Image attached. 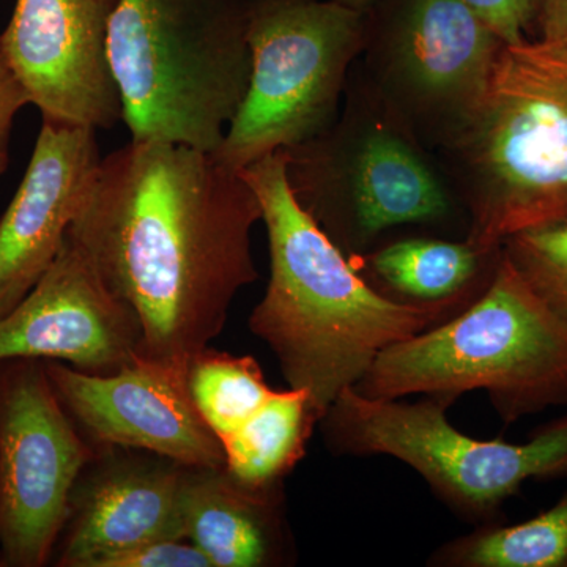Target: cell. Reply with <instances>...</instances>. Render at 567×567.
Masks as SVG:
<instances>
[{
	"instance_id": "15",
	"label": "cell",
	"mask_w": 567,
	"mask_h": 567,
	"mask_svg": "<svg viewBox=\"0 0 567 567\" xmlns=\"http://www.w3.org/2000/svg\"><path fill=\"white\" fill-rule=\"evenodd\" d=\"M102 158L96 130L43 121L24 177L0 216V319L54 262Z\"/></svg>"
},
{
	"instance_id": "17",
	"label": "cell",
	"mask_w": 567,
	"mask_h": 567,
	"mask_svg": "<svg viewBox=\"0 0 567 567\" xmlns=\"http://www.w3.org/2000/svg\"><path fill=\"white\" fill-rule=\"evenodd\" d=\"M499 252H481L466 240L404 238L350 257L394 300L439 305L475 300L491 281Z\"/></svg>"
},
{
	"instance_id": "2",
	"label": "cell",
	"mask_w": 567,
	"mask_h": 567,
	"mask_svg": "<svg viewBox=\"0 0 567 567\" xmlns=\"http://www.w3.org/2000/svg\"><path fill=\"white\" fill-rule=\"evenodd\" d=\"M240 173L259 199L270 251V279L248 327L275 354L287 385L308 391L320 416L388 347L472 303H404L365 281L298 203L282 151Z\"/></svg>"
},
{
	"instance_id": "25",
	"label": "cell",
	"mask_w": 567,
	"mask_h": 567,
	"mask_svg": "<svg viewBox=\"0 0 567 567\" xmlns=\"http://www.w3.org/2000/svg\"><path fill=\"white\" fill-rule=\"evenodd\" d=\"M536 39L567 44V0H539Z\"/></svg>"
},
{
	"instance_id": "26",
	"label": "cell",
	"mask_w": 567,
	"mask_h": 567,
	"mask_svg": "<svg viewBox=\"0 0 567 567\" xmlns=\"http://www.w3.org/2000/svg\"><path fill=\"white\" fill-rule=\"evenodd\" d=\"M338 2L344 3V6L350 7V9L358 11H368L372 6L377 2V0H338Z\"/></svg>"
},
{
	"instance_id": "23",
	"label": "cell",
	"mask_w": 567,
	"mask_h": 567,
	"mask_svg": "<svg viewBox=\"0 0 567 567\" xmlns=\"http://www.w3.org/2000/svg\"><path fill=\"white\" fill-rule=\"evenodd\" d=\"M505 44L529 39L539 0H462Z\"/></svg>"
},
{
	"instance_id": "22",
	"label": "cell",
	"mask_w": 567,
	"mask_h": 567,
	"mask_svg": "<svg viewBox=\"0 0 567 567\" xmlns=\"http://www.w3.org/2000/svg\"><path fill=\"white\" fill-rule=\"evenodd\" d=\"M96 567H212V563L188 539H156L110 555Z\"/></svg>"
},
{
	"instance_id": "18",
	"label": "cell",
	"mask_w": 567,
	"mask_h": 567,
	"mask_svg": "<svg viewBox=\"0 0 567 567\" xmlns=\"http://www.w3.org/2000/svg\"><path fill=\"white\" fill-rule=\"evenodd\" d=\"M320 420L308 391L275 390L240 431L224 440V468L246 486H281L303 461Z\"/></svg>"
},
{
	"instance_id": "1",
	"label": "cell",
	"mask_w": 567,
	"mask_h": 567,
	"mask_svg": "<svg viewBox=\"0 0 567 567\" xmlns=\"http://www.w3.org/2000/svg\"><path fill=\"white\" fill-rule=\"evenodd\" d=\"M259 199L210 152L133 141L103 156L69 234L140 316L145 360L188 365L259 278Z\"/></svg>"
},
{
	"instance_id": "24",
	"label": "cell",
	"mask_w": 567,
	"mask_h": 567,
	"mask_svg": "<svg viewBox=\"0 0 567 567\" xmlns=\"http://www.w3.org/2000/svg\"><path fill=\"white\" fill-rule=\"evenodd\" d=\"M31 104L28 93L13 71L0 58V177L10 163L11 133L21 110Z\"/></svg>"
},
{
	"instance_id": "4",
	"label": "cell",
	"mask_w": 567,
	"mask_h": 567,
	"mask_svg": "<svg viewBox=\"0 0 567 567\" xmlns=\"http://www.w3.org/2000/svg\"><path fill=\"white\" fill-rule=\"evenodd\" d=\"M353 390L371 399L424 395L447 406L483 390L511 425L567 405V323L499 252L491 281L472 303L388 347Z\"/></svg>"
},
{
	"instance_id": "21",
	"label": "cell",
	"mask_w": 567,
	"mask_h": 567,
	"mask_svg": "<svg viewBox=\"0 0 567 567\" xmlns=\"http://www.w3.org/2000/svg\"><path fill=\"white\" fill-rule=\"evenodd\" d=\"M502 252L539 300L567 323V221L511 235Z\"/></svg>"
},
{
	"instance_id": "5",
	"label": "cell",
	"mask_w": 567,
	"mask_h": 567,
	"mask_svg": "<svg viewBox=\"0 0 567 567\" xmlns=\"http://www.w3.org/2000/svg\"><path fill=\"white\" fill-rule=\"evenodd\" d=\"M107 51L133 141L218 151L251 78L246 0H118Z\"/></svg>"
},
{
	"instance_id": "3",
	"label": "cell",
	"mask_w": 567,
	"mask_h": 567,
	"mask_svg": "<svg viewBox=\"0 0 567 567\" xmlns=\"http://www.w3.org/2000/svg\"><path fill=\"white\" fill-rule=\"evenodd\" d=\"M439 152L481 252L567 221V44H505L483 102Z\"/></svg>"
},
{
	"instance_id": "11",
	"label": "cell",
	"mask_w": 567,
	"mask_h": 567,
	"mask_svg": "<svg viewBox=\"0 0 567 567\" xmlns=\"http://www.w3.org/2000/svg\"><path fill=\"white\" fill-rule=\"evenodd\" d=\"M118 0H17L0 58L43 121L110 130L122 121L110 24Z\"/></svg>"
},
{
	"instance_id": "19",
	"label": "cell",
	"mask_w": 567,
	"mask_h": 567,
	"mask_svg": "<svg viewBox=\"0 0 567 567\" xmlns=\"http://www.w3.org/2000/svg\"><path fill=\"white\" fill-rule=\"evenodd\" d=\"M431 567H567V492L557 505L520 524L502 520L436 547Z\"/></svg>"
},
{
	"instance_id": "9",
	"label": "cell",
	"mask_w": 567,
	"mask_h": 567,
	"mask_svg": "<svg viewBox=\"0 0 567 567\" xmlns=\"http://www.w3.org/2000/svg\"><path fill=\"white\" fill-rule=\"evenodd\" d=\"M505 41L462 0H377L365 11V91L424 148L461 133Z\"/></svg>"
},
{
	"instance_id": "7",
	"label": "cell",
	"mask_w": 567,
	"mask_h": 567,
	"mask_svg": "<svg viewBox=\"0 0 567 567\" xmlns=\"http://www.w3.org/2000/svg\"><path fill=\"white\" fill-rule=\"evenodd\" d=\"M357 92L319 136L282 151L298 203L349 257L394 227L447 221L458 205L423 145Z\"/></svg>"
},
{
	"instance_id": "16",
	"label": "cell",
	"mask_w": 567,
	"mask_h": 567,
	"mask_svg": "<svg viewBox=\"0 0 567 567\" xmlns=\"http://www.w3.org/2000/svg\"><path fill=\"white\" fill-rule=\"evenodd\" d=\"M185 537L212 567H281L295 561L284 484L251 487L224 466H185Z\"/></svg>"
},
{
	"instance_id": "20",
	"label": "cell",
	"mask_w": 567,
	"mask_h": 567,
	"mask_svg": "<svg viewBox=\"0 0 567 567\" xmlns=\"http://www.w3.org/2000/svg\"><path fill=\"white\" fill-rule=\"evenodd\" d=\"M186 379L197 412L221 445L259 412L275 391L251 354L235 357L212 347L189 360Z\"/></svg>"
},
{
	"instance_id": "27",
	"label": "cell",
	"mask_w": 567,
	"mask_h": 567,
	"mask_svg": "<svg viewBox=\"0 0 567 567\" xmlns=\"http://www.w3.org/2000/svg\"><path fill=\"white\" fill-rule=\"evenodd\" d=\"M0 567H7L6 555H3L2 546H0Z\"/></svg>"
},
{
	"instance_id": "14",
	"label": "cell",
	"mask_w": 567,
	"mask_h": 567,
	"mask_svg": "<svg viewBox=\"0 0 567 567\" xmlns=\"http://www.w3.org/2000/svg\"><path fill=\"white\" fill-rule=\"evenodd\" d=\"M185 466L122 446H96L70 496L52 565L96 567L156 539H186L181 509Z\"/></svg>"
},
{
	"instance_id": "13",
	"label": "cell",
	"mask_w": 567,
	"mask_h": 567,
	"mask_svg": "<svg viewBox=\"0 0 567 567\" xmlns=\"http://www.w3.org/2000/svg\"><path fill=\"white\" fill-rule=\"evenodd\" d=\"M51 385L95 446L148 451L183 465L224 466L221 442L189 393L188 365L137 361L114 374H85L44 361Z\"/></svg>"
},
{
	"instance_id": "6",
	"label": "cell",
	"mask_w": 567,
	"mask_h": 567,
	"mask_svg": "<svg viewBox=\"0 0 567 567\" xmlns=\"http://www.w3.org/2000/svg\"><path fill=\"white\" fill-rule=\"evenodd\" d=\"M451 406L432 398L371 399L342 391L320 420L336 456H390L415 470L439 502L475 525L498 522L507 499L528 481L566 480L567 413L527 443L477 440L447 420Z\"/></svg>"
},
{
	"instance_id": "12",
	"label": "cell",
	"mask_w": 567,
	"mask_h": 567,
	"mask_svg": "<svg viewBox=\"0 0 567 567\" xmlns=\"http://www.w3.org/2000/svg\"><path fill=\"white\" fill-rule=\"evenodd\" d=\"M11 358L61 361L85 374H114L144 358L140 316L70 234L47 274L0 319V361Z\"/></svg>"
},
{
	"instance_id": "10",
	"label": "cell",
	"mask_w": 567,
	"mask_h": 567,
	"mask_svg": "<svg viewBox=\"0 0 567 567\" xmlns=\"http://www.w3.org/2000/svg\"><path fill=\"white\" fill-rule=\"evenodd\" d=\"M44 361H0V546L7 567L52 563L78 476L95 454Z\"/></svg>"
},
{
	"instance_id": "8",
	"label": "cell",
	"mask_w": 567,
	"mask_h": 567,
	"mask_svg": "<svg viewBox=\"0 0 567 567\" xmlns=\"http://www.w3.org/2000/svg\"><path fill=\"white\" fill-rule=\"evenodd\" d=\"M251 78L213 156L241 171L319 136L341 111L365 13L338 0H246Z\"/></svg>"
}]
</instances>
